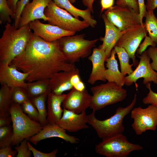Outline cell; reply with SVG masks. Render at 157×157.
Returning a JSON list of instances; mask_svg holds the SVG:
<instances>
[{"instance_id": "obj_16", "label": "cell", "mask_w": 157, "mask_h": 157, "mask_svg": "<svg viewBox=\"0 0 157 157\" xmlns=\"http://www.w3.org/2000/svg\"><path fill=\"white\" fill-rule=\"evenodd\" d=\"M28 73L21 72L15 67L0 63V83L6 84L13 90L16 87L26 89Z\"/></svg>"}, {"instance_id": "obj_36", "label": "cell", "mask_w": 157, "mask_h": 157, "mask_svg": "<svg viewBox=\"0 0 157 157\" xmlns=\"http://www.w3.org/2000/svg\"><path fill=\"white\" fill-rule=\"evenodd\" d=\"M116 5L132 9L139 14V8L138 0H117Z\"/></svg>"}, {"instance_id": "obj_19", "label": "cell", "mask_w": 157, "mask_h": 157, "mask_svg": "<svg viewBox=\"0 0 157 157\" xmlns=\"http://www.w3.org/2000/svg\"><path fill=\"white\" fill-rule=\"evenodd\" d=\"M107 56L105 51L99 48H94L92 54L88 58L92 65V71L88 80V83L94 84L98 81L105 82L106 69L104 65Z\"/></svg>"}, {"instance_id": "obj_43", "label": "cell", "mask_w": 157, "mask_h": 157, "mask_svg": "<svg viewBox=\"0 0 157 157\" xmlns=\"http://www.w3.org/2000/svg\"><path fill=\"white\" fill-rule=\"evenodd\" d=\"M114 3V0H101V13L104 10L111 8Z\"/></svg>"}, {"instance_id": "obj_28", "label": "cell", "mask_w": 157, "mask_h": 157, "mask_svg": "<svg viewBox=\"0 0 157 157\" xmlns=\"http://www.w3.org/2000/svg\"><path fill=\"white\" fill-rule=\"evenodd\" d=\"M153 11H147L144 24L149 36L154 43L157 44V18Z\"/></svg>"}, {"instance_id": "obj_7", "label": "cell", "mask_w": 157, "mask_h": 157, "mask_svg": "<svg viewBox=\"0 0 157 157\" xmlns=\"http://www.w3.org/2000/svg\"><path fill=\"white\" fill-rule=\"evenodd\" d=\"M143 149L140 145L130 142L121 133L102 139L96 145L95 151L106 157H126L131 152Z\"/></svg>"}, {"instance_id": "obj_25", "label": "cell", "mask_w": 157, "mask_h": 157, "mask_svg": "<svg viewBox=\"0 0 157 157\" xmlns=\"http://www.w3.org/2000/svg\"><path fill=\"white\" fill-rule=\"evenodd\" d=\"M26 89L30 99L43 94L48 95L51 92L49 79L27 83Z\"/></svg>"}, {"instance_id": "obj_9", "label": "cell", "mask_w": 157, "mask_h": 157, "mask_svg": "<svg viewBox=\"0 0 157 157\" xmlns=\"http://www.w3.org/2000/svg\"><path fill=\"white\" fill-rule=\"evenodd\" d=\"M108 19L121 32H125L143 24L139 14L133 9L116 5L106 10L104 13Z\"/></svg>"}, {"instance_id": "obj_1", "label": "cell", "mask_w": 157, "mask_h": 157, "mask_svg": "<svg viewBox=\"0 0 157 157\" xmlns=\"http://www.w3.org/2000/svg\"><path fill=\"white\" fill-rule=\"evenodd\" d=\"M9 65L28 73L26 81L28 82L49 79L58 72L78 69L67 61L56 40L47 42L33 33L25 49Z\"/></svg>"}, {"instance_id": "obj_48", "label": "cell", "mask_w": 157, "mask_h": 157, "mask_svg": "<svg viewBox=\"0 0 157 157\" xmlns=\"http://www.w3.org/2000/svg\"><path fill=\"white\" fill-rule=\"evenodd\" d=\"M76 90L82 91L85 89V87L84 83L81 81L74 87Z\"/></svg>"}, {"instance_id": "obj_37", "label": "cell", "mask_w": 157, "mask_h": 157, "mask_svg": "<svg viewBox=\"0 0 157 157\" xmlns=\"http://www.w3.org/2000/svg\"><path fill=\"white\" fill-rule=\"evenodd\" d=\"M29 2V0H19L17 2L15 12L14 25L18 28L19 21L22 10L25 6Z\"/></svg>"}, {"instance_id": "obj_18", "label": "cell", "mask_w": 157, "mask_h": 157, "mask_svg": "<svg viewBox=\"0 0 157 157\" xmlns=\"http://www.w3.org/2000/svg\"><path fill=\"white\" fill-rule=\"evenodd\" d=\"M66 131L57 124L47 123L38 133L30 138L29 140L35 145H37L42 140L53 137L60 138L71 144L78 142L79 139L77 138L68 134Z\"/></svg>"}, {"instance_id": "obj_35", "label": "cell", "mask_w": 157, "mask_h": 157, "mask_svg": "<svg viewBox=\"0 0 157 157\" xmlns=\"http://www.w3.org/2000/svg\"><path fill=\"white\" fill-rule=\"evenodd\" d=\"M147 88L149 90V92L147 96L142 99V102L144 104H151L157 106V93L154 92L151 90L150 82L146 85Z\"/></svg>"}, {"instance_id": "obj_13", "label": "cell", "mask_w": 157, "mask_h": 157, "mask_svg": "<svg viewBox=\"0 0 157 157\" xmlns=\"http://www.w3.org/2000/svg\"><path fill=\"white\" fill-rule=\"evenodd\" d=\"M28 24L34 34L49 42L63 37L74 35L76 33L65 30L56 26L43 23L38 19L31 21Z\"/></svg>"}, {"instance_id": "obj_5", "label": "cell", "mask_w": 157, "mask_h": 157, "mask_svg": "<svg viewBox=\"0 0 157 157\" xmlns=\"http://www.w3.org/2000/svg\"><path fill=\"white\" fill-rule=\"evenodd\" d=\"M74 35L63 37L56 40L67 61L72 64L90 55L99 40L85 39V34Z\"/></svg>"}, {"instance_id": "obj_20", "label": "cell", "mask_w": 157, "mask_h": 157, "mask_svg": "<svg viewBox=\"0 0 157 157\" xmlns=\"http://www.w3.org/2000/svg\"><path fill=\"white\" fill-rule=\"evenodd\" d=\"M101 16L105 24V33L104 37L99 39L103 43L98 48L104 50L107 58H108L110 56L113 47L125 32H121L108 19L104 14Z\"/></svg>"}, {"instance_id": "obj_12", "label": "cell", "mask_w": 157, "mask_h": 157, "mask_svg": "<svg viewBox=\"0 0 157 157\" xmlns=\"http://www.w3.org/2000/svg\"><path fill=\"white\" fill-rule=\"evenodd\" d=\"M140 61L138 66L132 73L125 77V85L127 86L136 83L139 78H144L143 83L146 85L152 81L157 84V72H155L151 66L150 58L146 51L138 56Z\"/></svg>"}, {"instance_id": "obj_49", "label": "cell", "mask_w": 157, "mask_h": 157, "mask_svg": "<svg viewBox=\"0 0 157 157\" xmlns=\"http://www.w3.org/2000/svg\"><path fill=\"white\" fill-rule=\"evenodd\" d=\"M72 3H74L76 0H69Z\"/></svg>"}, {"instance_id": "obj_46", "label": "cell", "mask_w": 157, "mask_h": 157, "mask_svg": "<svg viewBox=\"0 0 157 157\" xmlns=\"http://www.w3.org/2000/svg\"><path fill=\"white\" fill-rule=\"evenodd\" d=\"M94 0H82L83 4L88 8L91 12L93 13V3Z\"/></svg>"}, {"instance_id": "obj_29", "label": "cell", "mask_w": 157, "mask_h": 157, "mask_svg": "<svg viewBox=\"0 0 157 157\" xmlns=\"http://www.w3.org/2000/svg\"><path fill=\"white\" fill-rule=\"evenodd\" d=\"M48 95L44 94L31 99L37 109L40 117V123L43 126L47 124V111L46 108L45 102Z\"/></svg>"}, {"instance_id": "obj_10", "label": "cell", "mask_w": 157, "mask_h": 157, "mask_svg": "<svg viewBox=\"0 0 157 157\" xmlns=\"http://www.w3.org/2000/svg\"><path fill=\"white\" fill-rule=\"evenodd\" d=\"M131 117L133 119L131 126L137 135H140L147 130L155 131L157 126V106L151 104L145 108H133Z\"/></svg>"}, {"instance_id": "obj_17", "label": "cell", "mask_w": 157, "mask_h": 157, "mask_svg": "<svg viewBox=\"0 0 157 157\" xmlns=\"http://www.w3.org/2000/svg\"><path fill=\"white\" fill-rule=\"evenodd\" d=\"M62 115L57 123L60 126L70 132H76L89 128L85 111L77 114L63 108Z\"/></svg>"}, {"instance_id": "obj_38", "label": "cell", "mask_w": 157, "mask_h": 157, "mask_svg": "<svg viewBox=\"0 0 157 157\" xmlns=\"http://www.w3.org/2000/svg\"><path fill=\"white\" fill-rule=\"evenodd\" d=\"M27 144L29 149L33 154L34 157H56L58 150L56 149L49 153H44L38 151L33 147L28 141Z\"/></svg>"}, {"instance_id": "obj_33", "label": "cell", "mask_w": 157, "mask_h": 157, "mask_svg": "<svg viewBox=\"0 0 157 157\" xmlns=\"http://www.w3.org/2000/svg\"><path fill=\"white\" fill-rule=\"evenodd\" d=\"M12 99L13 102L21 105L30 99L26 89L22 87H16L13 90Z\"/></svg>"}, {"instance_id": "obj_47", "label": "cell", "mask_w": 157, "mask_h": 157, "mask_svg": "<svg viewBox=\"0 0 157 157\" xmlns=\"http://www.w3.org/2000/svg\"><path fill=\"white\" fill-rule=\"evenodd\" d=\"M19 0H7L9 6L14 13L16 9L17 3Z\"/></svg>"}, {"instance_id": "obj_44", "label": "cell", "mask_w": 157, "mask_h": 157, "mask_svg": "<svg viewBox=\"0 0 157 157\" xmlns=\"http://www.w3.org/2000/svg\"><path fill=\"white\" fill-rule=\"evenodd\" d=\"M11 122L12 118L10 115L0 117V127L10 125Z\"/></svg>"}, {"instance_id": "obj_8", "label": "cell", "mask_w": 157, "mask_h": 157, "mask_svg": "<svg viewBox=\"0 0 157 157\" xmlns=\"http://www.w3.org/2000/svg\"><path fill=\"white\" fill-rule=\"evenodd\" d=\"M44 13L49 18V24L56 26L66 31L76 32L90 26L84 20L73 17L66 10L58 7L52 0L45 9Z\"/></svg>"}, {"instance_id": "obj_2", "label": "cell", "mask_w": 157, "mask_h": 157, "mask_svg": "<svg viewBox=\"0 0 157 157\" xmlns=\"http://www.w3.org/2000/svg\"><path fill=\"white\" fill-rule=\"evenodd\" d=\"M33 33L28 24L17 28L6 22L0 38V63L10 65L25 49Z\"/></svg>"}, {"instance_id": "obj_11", "label": "cell", "mask_w": 157, "mask_h": 157, "mask_svg": "<svg viewBox=\"0 0 157 157\" xmlns=\"http://www.w3.org/2000/svg\"><path fill=\"white\" fill-rule=\"evenodd\" d=\"M147 32L144 23L125 32L115 46L124 48L127 52L133 65L138 64L135 54L142 40L147 35Z\"/></svg>"}, {"instance_id": "obj_14", "label": "cell", "mask_w": 157, "mask_h": 157, "mask_svg": "<svg viewBox=\"0 0 157 157\" xmlns=\"http://www.w3.org/2000/svg\"><path fill=\"white\" fill-rule=\"evenodd\" d=\"M91 96L86 89L80 91L73 88L67 94L62 103V107L63 108L80 114L90 107Z\"/></svg>"}, {"instance_id": "obj_22", "label": "cell", "mask_w": 157, "mask_h": 157, "mask_svg": "<svg viewBox=\"0 0 157 157\" xmlns=\"http://www.w3.org/2000/svg\"><path fill=\"white\" fill-rule=\"evenodd\" d=\"M78 69L73 72H59L53 75L49 79L51 92L60 95L65 91L71 90L73 86L71 83V78Z\"/></svg>"}, {"instance_id": "obj_23", "label": "cell", "mask_w": 157, "mask_h": 157, "mask_svg": "<svg viewBox=\"0 0 157 157\" xmlns=\"http://www.w3.org/2000/svg\"><path fill=\"white\" fill-rule=\"evenodd\" d=\"M116 51L113 49L110 56L107 58L105 62L107 69H106L105 75L106 80L114 82L123 87L125 84L124 76L119 70L117 61L115 58Z\"/></svg>"}, {"instance_id": "obj_4", "label": "cell", "mask_w": 157, "mask_h": 157, "mask_svg": "<svg viewBox=\"0 0 157 157\" xmlns=\"http://www.w3.org/2000/svg\"><path fill=\"white\" fill-rule=\"evenodd\" d=\"M9 111L13 130L12 146L18 145L25 139L29 140L43 128L44 126L40 122L27 115L18 104L12 102Z\"/></svg>"}, {"instance_id": "obj_6", "label": "cell", "mask_w": 157, "mask_h": 157, "mask_svg": "<svg viewBox=\"0 0 157 157\" xmlns=\"http://www.w3.org/2000/svg\"><path fill=\"white\" fill-rule=\"evenodd\" d=\"M90 108L92 111L101 110L106 106L124 100L127 95L126 90L114 82L92 87Z\"/></svg>"}, {"instance_id": "obj_40", "label": "cell", "mask_w": 157, "mask_h": 157, "mask_svg": "<svg viewBox=\"0 0 157 157\" xmlns=\"http://www.w3.org/2000/svg\"><path fill=\"white\" fill-rule=\"evenodd\" d=\"M11 144L6 145L0 148V157H14L16 156L17 152L16 149L13 150Z\"/></svg>"}, {"instance_id": "obj_15", "label": "cell", "mask_w": 157, "mask_h": 157, "mask_svg": "<svg viewBox=\"0 0 157 157\" xmlns=\"http://www.w3.org/2000/svg\"><path fill=\"white\" fill-rule=\"evenodd\" d=\"M52 0H33L31 2H28L22 12L18 28L36 19H42L44 21H48L49 19L45 16L44 11Z\"/></svg>"}, {"instance_id": "obj_32", "label": "cell", "mask_w": 157, "mask_h": 157, "mask_svg": "<svg viewBox=\"0 0 157 157\" xmlns=\"http://www.w3.org/2000/svg\"><path fill=\"white\" fill-rule=\"evenodd\" d=\"M23 112L32 119L40 122V117L38 112L31 99L21 105Z\"/></svg>"}, {"instance_id": "obj_42", "label": "cell", "mask_w": 157, "mask_h": 157, "mask_svg": "<svg viewBox=\"0 0 157 157\" xmlns=\"http://www.w3.org/2000/svg\"><path fill=\"white\" fill-rule=\"evenodd\" d=\"M139 8V15L142 22V19L145 17L147 12L146 5L144 3V0H138Z\"/></svg>"}, {"instance_id": "obj_41", "label": "cell", "mask_w": 157, "mask_h": 157, "mask_svg": "<svg viewBox=\"0 0 157 157\" xmlns=\"http://www.w3.org/2000/svg\"><path fill=\"white\" fill-rule=\"evenodd\" d=\"M155 47L156 44L154 43L149 36H146L144 38V41L139 46V48L137 50L138 54L141 55L142 53L145 51L147 47L149 46Z\"/></svg>"}, {"instance_id": "obj_27", "label": "cell", "mask_w": 157, "mask_h": 157, "mask_svg": "<svg viewBox=\"0 0 157 157\" xmlns=\"http://www.w3.org/2000/svg\"><path fill=\"white\" fill-rule=\"evenodd\" d=\"M114 49L119 60L121 72L124 76L131 74L133 71L132 68L133 65L129 64L130 58L127 52L121 47L115 46Z\"/></svg>"}, {"instance_id": "obj_3", "label": "cell", "mask_w": 157, "mask_h": 157, "mask_svg": "<svg viewBox=\"0 0 157 157\" xmlns=\"http://www.w3.org/2000/svg\"><path fill=\"white\" fill-rule=\"evenodd\" d=\"M137 96L134 95L131 103L124 108L119 107L115 114L110 118L100 120L95 116V112L88 115V123L95 130L98 136L102 139L117 134L123 133L125 130L123 125L124 117L129 114L135 106Z\"/></svg>"}, {"instance_id": "obj_31", "label": "cell", "mask_w": 157, "mask_h": 157, "mask_svg": "<svg viewBox=\"0 0 157 157\" xmlns=\"http://www.w3.org/2000/svg\"><path fill=\"white\" fill-rule=\"evenodd\" d=\"M13 134V127L10 124L0 127V148L12 145Z\"/></svg>"}, {"instance_id": "obj_24", "label": "cell", "mask_w": 157, "mask_h": 157, "mask_svg": "<svg viewBox=\"0 0 157 157\" xmlns=\"http://www.w3.org/2000/svg\"><path fill=\"white\" fill-rule=\"evenodd\" d=\"M58 7L64 9L74 17L79 19L81 17L86 21L92 28H94L97 22L91 16L90 10L88 8L82 10L72 5L69 0H53Z\"/></svg>"}, {"instance_id": "obj_39", "label": "cell", "mask_w": 157, "mask_h": 157, "mask_svg": "<svg viewBox=\"0 0 157 157\" xmlns=\"http://www.w3.org/2000/svg\"><path fill=\"white\" fill-rule=\"evenodd\" d=\"M152 62L150 63L152 68L157 72V47H151L146 51Z\"/></svg>"}, {"instance_id": "obj_30", "label": "cell", "mask_w": 157, "mask_h": 157, "mask_svg": "<svg viewBox=\"0 0 157 157\" xmlns=\"http://www.w3.org/2000/svg\"><path fill=\"white\" fill-rule=\"evenodd\" d=\"M15 13L9 6L7 0H0V23L8 22L11 21V18L14 19Z\"/></svg>"}, {"instance_id": "obj_21", "label": "cell", "mask_w": 157, "mask_h": 157, "mask_svg": "<svg viewBox=\"0 0 157 157\" xmlns=\"http://www.w3.org/2000/svg\"><path fill=\"white\" fill-rule=\"evenodd\" d=\"M67 94L57 95L50 92L47 97V124H56L61 118L63 109L61 105Z\"/></svg>"}, {"instance_id": "obj_45", "label": "cell", "mask_w": 157, "mask_h": 157, "mask_svg": "<svg viewBox=\"0 0 157 157\" xmlns=\"http://www.w3.org/2000/svg\"><path fill=\"white\" fill-rule=\"evenodd\" d=\"M146 6L147 11H154L157 8V0H147Z\"/></svg>"}, {"instance_id": "obj_34", "label": "cell", "mask_w": 157, "mask_h": 157, "mask_svg": "<svg viewBox=\"0 0 157 157\" xmlns=\"http://www.w3.org/2000/svg\"><path fill=\"white\" fill-rule=\"evenodd\" d=\"M28 140L25 139L20 142L19 146L15 147V148L17 151V157H31L32 152L28 147Z\"/></svg>"}, {"instance_id": "obj_26", "label": "cell", "mask_w": 157, "mask_h": 157, "mask_svg": "<svg viewBox=\"0 0 157 157\" xmlns=\"http://www.w3.org/2000/svg\"><path fill=\"white\" fill-rule=\"evenodd\" d=\"M0 89V117L9 115V109L13 102V90L6 84H1Z\"/></svg>"}]
</instances>
